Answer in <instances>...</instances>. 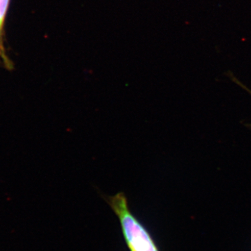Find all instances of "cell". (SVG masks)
<instances>
[{
  "instance_id": "1",
  "label": "cell",
  "mask_w": 251,
  "mask_h": 251,
  "mask_svg": "<svg viewBox=\"0 0 251 251\" xmlns=\"http://www.w3.org/2000/svg\"><path fill=\"white\" fill-rule=\"evenodd\" d=\"M118 218L124 239L130 251H159L148 229L130 211L124 193L105 198Z\"/></svg>"
},
{
  "instance_id": "2",
  "label": "cell",
  "mask_w": 251,
  "mask_h": 251,
  "mask_svg": "<svg viewBox=\"0 0 251 251\" xmlns=\"http://www.w3.org/2000/svg\"><path fill=\"white\" fill-rule=\"evenodd\" d=\"M11 0H0V37L2 39L4 31L5 18L7 14L8 9Z\"/></svg>"
},
{
  "instance_id": "3",
  "label": "cell",
  "mask_w": 251,
  "mask_h": 251,
  "mask_svg": "<svg viewBox=\"0 0 251 251\" xmlns=\"http://www.w3.org/2000/svg\"><path fill=\"white\" fill-rule=\"evenodd\" d=\"M0 60L4 63L6 68L12 69V63H11V61L8 58L7 56H6L4 46H3L2 44V39H1V37H0Z\"/></svg>"
}]
</instances>
